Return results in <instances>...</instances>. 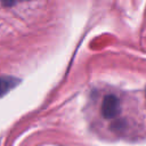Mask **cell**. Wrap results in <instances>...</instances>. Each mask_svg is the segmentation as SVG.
I'll return each instance as SVG.
<instances>
[{
  "label": "cell",
  "mask_w": 146,
  "mask_h": 146,
  "mask_svg": "<svg viewBox=\"0 0 146 146\" xmlns=\"http://www.w3.org/2000/svg\"><path fill=\"white\" fill-rule=\"evenodd\" d=\"M97 117L106 129L116 135H121L128 130V119L123 115L128 106V99L119 91L102 92L97 100Z\"/></svg>",
  "instance_id": "6da1fadb"
},
{
  "label": "cell",
  "mask_w": 146,
  "mask_h": 146,
  "mask_svg": "<svg viewBox=\"0 0 146 146\" xmlns=\"http://www.w3.org/2000/svg\"><path fill=\"white\" fill-rule=\"evenodd\" d=\"M19 83V80L10 76V75H1L0 76V98L9 92L13 88H15Z\"/></svg>",
  "instance_id": "7a4b0ae2"
}]
</instances>
